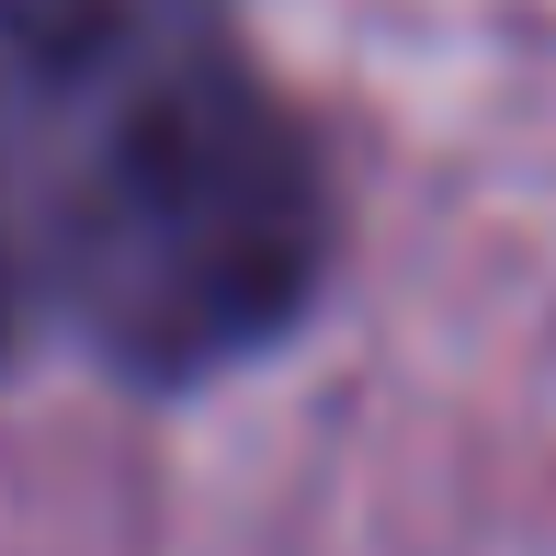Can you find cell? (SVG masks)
<instances>
[{
    "label": "cell",
    "mask_w": 556,
    "mask_h": 556,
    "mask_svg": "<svg viewBox=\"0 0 556 556\" xmlns=\"http://www.w3.org/2000/svg\"><path fill=\"white\" fill-rule=\"evenodd\" d=\"M330 170L227 0H0V352L205 387L318 307Z\"/></svg>",
    "instance_id": "6da1fadb"
}]
</instances>
